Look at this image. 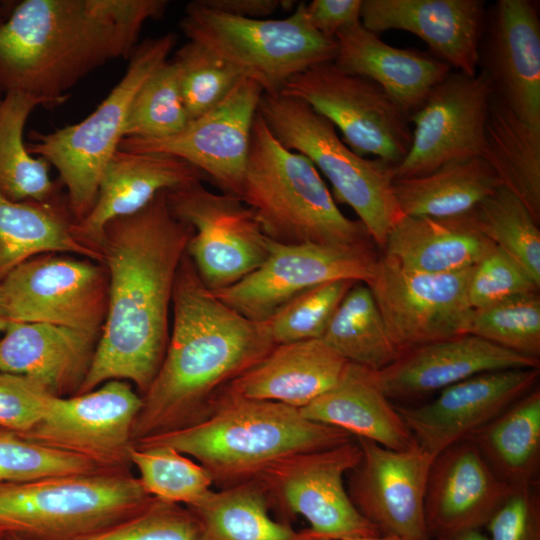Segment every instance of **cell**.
I'll return each mask as SVG.
<instances>
[{
  "label": "cell",
  "mask_w": 540,
  "mask_h": 540,
  "mask_svg": "<svg viewBox=\"0 0 540 540\" xmlns=\"http://www.w3.org/2000/svg\"><path fill=\"white\" fill-rule=\"evenodd\" d=\"M513 490L470 440L448 447L434 457L426 484L424 513L430 538L481 530Z\"/></svg>",
  "instance_id": "7402d4cb"
},
{
  "label": "cell",
  "mask_w": 540,
  "mask_h": 540,
  "mask_svg": "<svg viewBox=\"0 0 540 540\" xmlns=\"http://www.w3.org/2000/svg\"><path fill=\"white\" fill-rule=\"evenodd\" d=\"M347 364L322 339L280 344L226 387L243 397L300 409L332 388Z\"/></svg>",
  "instance_id": "83f0119b"
},
{
  "label": "cell",
  "mask_w": 540,
  "mask_h": 540,
  "mask_svg": "<svg viewBox=\"0 0 540 540\" xmlns=\"http://www.w3.org/2000/svg\"><path fill=\"white\" fill-rule=\"evenodd\" d=\"M280 94L307 103L343 135L356 154L397 166L412 142L409 116L378 84L341 70L334 62L288 79Z\"/></svg>",
  "instance_id": "30bf717a"
},
{
  "label": "cell",
  "mask_w": 540,
  "mask_h": 540,
  "mask_svg": "<svg viewBox=\"0 0 540 540\" xmlns=\"http://www.w3.org/2000/svg\"><path fill=\"white\" fill-rule=\"evenodd\" d=\"M198 526L199 540H314L309 528L295 530L274 520L266 494L253 479L217 491L188 506Z\"/></svg>",
  "instance_id": "836d02e7"
},
{
  "label": "cell",
  "mask_w": 540,
  "mask_h": 540,
  "mask_svg": "<svg viewBox=\"0 0 540 540\" xmlns=\"http://www.w3.org/2000/svg\"><path fill=\"white\" fill-rule=\"evenodd\" d=\"M344 540H403V539L395 535L380 534V535H374V536L347 538Z\"/></svg>",
  "instance_id": "f5cc1de1"
},
{
  "label": "cell",
  "mask_w": 540,
  "mask_h": 540,
  "mask_svg": "<svg viewBox=\"0 0 540 540\" xmlns=\"http://www.w3.org/2000/svg\"><path fill=\"white\" fill-rule=\"evenodd\" d=\"M166 0H23L0 25V94L21 91L54 108L112 60L129 59Z\"/></svg>",
  "instance_id": "3957f363"
},
{
  "label": "cell",
  "mask_w": 540,
  "mask_h": 540,
  "mask_svg": "<svg viewBox=\"0 0 540 540\" xmlns=\"http://www.w3.org/2000/svg\"><path fill=\"white\" fill-rule=\"evenodd\" d=\"M486 13L482 0H362L361 23L375 34L390 29L411 32L433 56L473 76Z\"/></svg>",
  "instance_id": "603a6c76"
},
{
  "label": "cell",
  "mask_w": 540,
  "mask_h": 540,
  "mask_svg": "<svg viewBox=\"0 0 540 540\" xmlns=\"http://www.w3.org/2000/svg\"><path fill=\"white\" fill-rule=\"evenodd\" d=\"M98 470L103 469L84 458L37 444L0 427V482H23Z\"/></svg>",
  "instance_id": "ee69618b"
},
{
  "label": "cell",
  "mask_w": 540,
  "mask_h": 540,
  "mask_svg": "<svg viewBox=\"0 0 540 540\" xmlns=\"http://www.w3.org/2000/svg\"><path fill=\"white\" fill-rule=\"evenodd\" d=\"M537 486L514 489L485 527L489 540H540Z\"/></svg>",
  "instance_id": "c3c4849f"
},
{
  "label": "cell",
  "mask_w": 540,
  "mask_h": 540,
  "mask_svg": "<svg viewBox=\"0 0 540 540\" xmlns=\"http://www.w3.org/2000/svg\"><path fill=\"white\" fill-rule=\"evenodd\" d=\"M435 540H489L480 529L467 530L439 537Z\"/></svg>",
  "instance_id": "816d5d0a"
},
{
  "label": "cell",
  "mask_w": 540,
  "mask_h": 540,
  "mask_svg": "<svg viewBox=\"0 0 540 540\" xmlns=\"http://www.w3.org/2000/svg\"><path fill=\"white\" fill-rule=\"evenodd\" d=\"M539 369L480 373L442 389L427 404L397 409L416 444L435 457L538 386Z\"/></svg>",
  "instance_id": "ffe728a7"
},
{
  "label": "cell",
  "mask_w": 540,
  "mask_h": 540,
  "mask_svg": "<svg viewBox=\"0 0 540 540\" xmlns=\"http://www.w3.org/2000/svg\"><path fill=\"white\" fill-rule=\"evenodd\" d=\"M13 5H9L7 7V5L5 4H0V25L6 20V18L8 17L10 11H11V8H12Z\"/></svg>",
  "instance_id": "11a10c76"
},
{
  "label": "cell",
  "mask_w": 540,
  "mask_h": 540,
  "mask_svg": "<svg viewBox=\"0 0 540 540\" xmlns=\"http://www.w3.org/2000/svg\"><path fill=\"white\" fill-rule=\"evenodd\" d=\"M239 198L272 241L346 247L374 244L363 223L338 208L312 161L282 145L258 113Z\"/></svg>",
  "instance_id": "5b68a950"
},
{
  "label": "cell",
  "mask_w": 540,
  "mask_h": 540,
  "mask_svg": "<svg viewBox=\"0 0 540 540\" xmlns=\"http://www.w3.org/2000/svg\"><path fill=\"white\" fill-rule=\"evenodd\" d=\"M81 540H199L186 506L155 497L122 521Z\"/></svg>",
  "instance_id": "f6af8a7d"
},
{
  "label": "cell",
  "mask_w": 540,
  "mask_h": 540,
  "mask_svg": "<svg viewBox=\"0 0 540 540\" xmlns=\"http://www.w3.org/2000/svg\"><path fill=\"white\" fill-rule=\"evenodd\" d=\"M299 411L309 420L388 449L405 450L415 443L374 371L355 363L348 362L338 382Z\"/></svg>",
  "instance_id": "f1b7e54d"
},
{
  "label": "cell",
  "mask_w": 540,
  "mask_h": 540,
  "mask_svg": "<svg viewBox=\"0 0 540 540\" xmlns=\"http://www.w3.org/2000/svg\"><path fill=\"white\" fill-rule=\"evenodd\" d=\"M171 315L166 353L141 396L133 444L201 420L225 386L276 346L267 323L222 302L202 282L186 253L175 279Z\"/></svg>",
  "instance_id": "7a4b0ae2"
},
{
  "label": "cell",
  "mask_w": 540,
  "mask_h": 540,
  "mask_svg": "<svg viewBox=\"0 0 540 540\" xmlns=\"http://www.w3.org/2000/svg\"><path fill=\"white\" fill-rule=\"evenodd\" d=\"M66 194L51 202H14L0 194V282L18 265L45 253L96 262L102 255L75 231Z\"/></svg>",
  "instance_id": "4dcf8cb0"
},
{
  "label": "cell",
  "mask_w": 540,
  "mask_h": 540,
  "mask_svg": "<svg viewBox=\"0 0 540 540\" xmlns=\"http://www.w3.org/2000/svg\"><path fill=\"white\" fill-rule=\"evenodd\" d=\"M203 180L207 178L198 168L179 157L118 149L104 171L92 209L76 222L75 231L99 249L103 228L111 220L140 211L161 192Z\"/></svg>",
  "instance_id": "d4e9b609"
},
{
  "label": "cell",
  "mask_w": 540,
  "mask_h": 540,
  "mask_svg": "<svg viewBox=\"0 0 540 540\" xmlns=\"http://www.w3.org/2000/svg\"><path fill=\"white\" fill-rule=\"evenodd\" d=\"M362 0H313L305 3L310 25L326 37L361 22Z\"/></svg>",
  "instance_id": "681fc988"
},
{
  "label": "cell",
  "mask_w": 540,
  "mask_h": 540,
  "mask_svg": "<svg viewBox=\"0 0 540 540\" xmlns=\"http://www.w3.org/2000/svg\"><path fill=\"white\" fill-rule=\"evenodd\" d=\"M379 257L373 245L283 244L269 239L264 262L238 282L213 291L226 305L257 322L318 284L348 279L368 283Z\"/></svg>",
  "instance_id": "9a60e30c"
},
{
  "label": "cell",
  "mask_w": 540,
  "mask_h": 540,
  "mask_svg": "<svg viewBox=\"0 0 540 540\" xmlns=\"http://www.w3.org/2000/svg\"><path fill=\"white\" fill-rule=\"evenodd\" d=\"M180 29L254 80L265 94H278L285 82L312 66L333 62L335 38L309 23L305 2L283 19H250L214 11L199 0L190 2Z\"/></svg>",
  "instance_id": "9c48e42d"
},
{
  "label": "cell",
  "mask_w": 540,
  "mask_h": 540,
  "mask_svg": "<svg viewBox=\"0 0 540 540\" xmlns=\"http://www.w3.org/2000/svg\"><path fill=\"white\" fill-rule=\"evenodd\" d=\"M166 192L103 228L98 248L108 275L107 314L78 394L124 380L143 396L162 364L175 279L193 234L170 211Z\"/></svg>",
  "instance_id": "6da1fadb"
},
{
  "label": "cell",
  "mask_w": 540,
  "mask_h": 540,
  "mask_svg": "<svg viewBox=\"0 0 540 540\" xmlns=\"http://www.w3.org/2000/svg\"><path fill=\"white\" fill-rule=\"evenodd\" d=\"M494 247L470 213L450 218L403 215L389 231L382 251L409 270L451 273L474 267Z\"/></svg>",
  "instance_id": "f546056e"
},
{
  "label": "cell",
  "mask_w": 540,
  "mask_h": 540,
  "mask_svg": "<svg viewBox=\"0 0 540 540\" xmlns=\"http://www.w3.org/2000/svg\"><path fill=\"white\" fill-rule=\"evenodd\" d=\"M258 114L282 145L312 161L331 183L337 200L354 210L382 250L403 216L393 190L396 166L356 154L333 124L302 100L263 93Z\"/></svg>",
  "instance_id": "52a82bcc"
},
{
  "label": "cell",
  "mask_w": 540,
  "mask_h": 540,
  "mask_svg": "<svg viewBox=\"0 0 540 540\" xmlns=\"http://www.w3.org/2000/svg\"><path fill=\"white\" fill-rule=\"evenodd\" d=\"M358 465L349 472L348 494L359 513L381 534L403 540H432L424 513L434 457L416 442L393 450L365 439Z\"/></svg>",
  "instance_id": "d6986e66"
},
{
  "label": "cell",
  "mask_w": 540,
  "mask_h": 540,
  "mask_svg": "<svg viewBox=\"0 0 540 540\" xmlns=\"http://www.w3.org/2000/svg\"><path fill=\"white\" fill-rule=\"evenodd\" d=\"M470 215L477 229L540 285V230L519 198L499 186Z\"/></svg>",
  "instance_id": "74e56055"
},
{
  "label": "cell",
  "mask_w": 540,
  "mask_h": 540,
  "mask_svg": "<svg viewBox=\"0 0 540 540\" xmlns=\"http://www.w3.org/2000/svg\"><path fill=\"white\" fill-rule=\"evenodd\" d=\"M493 97L487 74L450 71L410 117L412 142L395 178L428 174L446 163L482 157Z\"/></svg>",
  "instance_id": "e0dca14e"
},
{
  "label": "cell",
  "mask_w": 540,
  "mask_h": 540,
  "mask_svg": "<svg viewBox=\"0 0 540 540\" xmlns=\"http://www.w3.org/2000/svg\"><path fill=\"white\" fill-rule=\"evenodd\" d=\"M512 489L537 486L540 468V389L536 386L468 438Z\"/></svg>",
  "instance_id": "1f68e13d"
},
{
  "label": "cell",
  "mask_w": 540,
  "mask_h": 540,
  "mask_svg": "<svg viewBox=\"0 0 540 540\" xmlns=\"http://www.w3.org/2000/svg\"><path fill=\"white\" fill-rule=\"evenodd\" d=\"M348 362L379 371L399 355L368 285L356 282L321 338Z\"/></svg>",
  "instance_id": "8d00e7d4"
},
{
  "label": "cell",
  "mask_w": 540,
  "mask_h": 540,
  "mask_svg": "<svg viewBox=\"0 0 540 540\" xmlns=\"http://www.w3.org/2000/svg\"><path fill=\"white\" fill-rule=\"evenodd\" d=\"M465 334L540 360V295L530 293L472 309Z\"/></svg>",
  "instance_id": "60d3db41"
},
{
  "label": "cell",
  "mask_w": 540,
  "mask_h": 540,
  "mask_svg": "<svg viewBox=\"0 0 540 540\" xmlns=\"http://www.w3.org/2000/svg\"><path fill=\"white\" fill-rule=\"evenodd\" d=\"M166 197L172 214L193 229L186 254L210 290L238 282L266 259L269 238L239 197L214 193L202 181L167 191Z\"/></svg>",
  "instance_id": "4fadbf2b"
},
{
  "label": "cell",
  "mask_w": 540,
  "mask_h": 540,
  "mask_svg": "<svg viewBox=\"0 0 540 540\" xmlns=\"http://www.w3.org/2000/svg\"><path fill=\"white\" fill-rule=\"evenodd\" d=\"M217 12L242 18L262 19L277 10H291L295 1L289 0H199Z\"/></svg>",
  "instance_id": "f907efd6"
},
{
  "label": "cell",
  "mask_w": 540,
  "mask_h": 540,
  "mask_svg": "<svg viewBox=\"0 0 540 540\" xmlns=\"http://www.w3.org/2000/svg\"><path fill=\"white\" fill-rule=\"evenodd\" d=\"M9 323L10 322L7 317L4 304H3L2 292H1V286H0V332H4V330L6 329Z\"/></svg>",
  "instance_id": "db71d44e"
},
{
  "label": "cell",
  "mask_w": 540,
  "mask_h": 540,
  "mask_svg": "<svg viewBox=\"0 0 540 540\" xmlns=\"http://www.w3.org/2000/svg\"><path fill=\"white\" fill-rule=\"evenodd\" d=\"M42 106L38 98L21 92L0 94V194L14 202H51L65 195L49 176L50 164L32 155L24 141L30 114Z\"/></svg>",
  "instance_id": "d590c367"
},
{
  "label": "cell",
  "mask_w": 540,
  "mask_h": 540,
  "mask_svg": "<svg viewBox=\"0 0 540 540\" xmlns=\"http://www.w3.org/2000/svg\"><path fill=\"white\" fill-rule=\"evenodd\" d=\"M178 72L184 106L190 120L220 103L244 76L205 46L189 40L171 60Z\"/></svg>",
  "instance_id": "b9f144b4"
},
{
  "label": "cell",
  "mask_w": 540,
  "mask_h": 540,
  "mask_svg": "<svg viewBox=\"0 0 540 540\" xmlns=\"http://www.w3.org/2000/svg\"><path fill=\"white\" fill-rule=\"evenodd\" d=\"M129 459L147 494L162 501L188 507L212 490L213 481L206 469L174 448L133 445Z\"/></svg>",
  "instance_id": "f35d334b"
},
{
  "label": "cell",
  "mask_w": 540,
  "mask_h": 540,
  "mask_svg": "<svg viewBox=\"0 0 540 540\" xmlns=\"http://www.w3.org/2000/svg\"><path fill=\"white\" fill-rule=\"evenodd\" d=\"M501 185L491 166L476 157L425 175L395 178L393 190L403 215L450 218L470 213Z\"/></svg>",
  "instance_id": "d6a6232c"
},
{
  "label": "cell",
  "mask_w": 540,
  "mask_h": 540,
  "mask_svg": "<svg viewBox=\"0 0 540 540\" xmlns=\"http://www.w3.org/2000/svg\"><path fill=\"white\" fill-rule=\"evenodd\" d=\"M314 540H334V539L327 538V537H322V536H316V538Z\"/></svg>",
  "instance_id": "6f0895ef"
},
{
  "label": "cell",
  "mask_w": 540,
  "mask_h": 540,
  "mask_svg": "<svg viewBox=\"0 0 540 540\" xmlns=\"http://www.w3.org/2000/svg\"><path fill=\"white\" fill-rule=\"evenodd\" d=\"M335 39L336 66L378 84L409 117L452 71L431 53L388 45L361 22L340 30Z\"/></svg>",
  "instance_id": "4316f807"
},
{
  "label": "cell",
  "mask_w": 540,
  "mask_h": 540,
  "mask_svg": "<svg viewBox=\"0 0 540 540\" xmlns=\"http://www.w3.org/2000/svg\"><path fill=\"white\" fill-rule=\"evenodd\" d=\"M540 285L515 260L496 246L472 267L468 299L472 309L539 292Z\"/></svg>",
  "instance_id": "bcb514c9"
},
{
  "label": "cell",
  "mask_w": 540,
  "mask_h": 540,
  "mask_svg": "<svg viewBox=\"0 0 540 540\" xmlns=\"http://www.w3.org/2000/svg\"><path fill=\"white\" fill-rule=\"evenodd\" d=\"M482 158L540 224V129L518 117L493 94Z\"/></svg>",
  "instance_id": "e575fe53"
},
{
  "label": "cell",
  "mask_w": 540,
  "mask_h": 540,
  "mask_svg": "<svg viewBox=\"0 0 540 540\" xmlns=\"http://www.w3.org/2000/svg\"><path fill=\"white\" fill-rule=\"evenodd\" d=\"M99 337L58 325L11 322L0 338V372L32 378L56 397L77 395Z\"/></svg>",
  "instance_id": "484cf974"
},
{
  "label": "cell",
  "mask_w": 540,
  "mask_h": 540,
  "mask_svg": "<svg viewBox=\"0 0 540 540\" xmlns=\"http://www.w3.org/2000/svg\"><path fill=\"white\" fill-rule=\"evenodd\" d=\"M5 540H25L16 535H5Z\"/></svg>",
  "instance_id": "9f6ffc18"
},
{
  "label": "cell",
  "mask_w": 540,
  "mask_h": 540,
  "mask_svg": "<svg viewBox=\"0 0 540 540\" xmlns=\"http://www.w3.org/2000/svg\"><path fill=\"white\" fill-rule=\"evenodd\" d=\"M53 396L32 378L0 372V427L28 432L41 420Z\"/></svg>",
  "instance_id": "7dc6e473"
},
{
  "label": "cell",
  "mask_w": 540,
  "mask_h": 540,
  "mask_svg": "<svg viewBox=\"0 0 540 540\" xmlns=\"http://www.w3.org/2000/svg\"><path fill=\"white\" fill-rule=\"evenodd\" d=\"M493 94L540 129V21L530 0H498L486 13L479 65Z\"/></svg>",
  "instance_id": "44dd1931"
},
{
  "label": "cell",
  "mask_w": 540,
  "mask_h": 540,
  "mask_svg": "<svg viewBox=\"0 0 540 540\" xmlns=\"http://www.w3.org/2000/svg\"><path fill=\"white\" fill-rule=\"evenodd\" d=\"M189 122L177 69L172 61L166 60L136 93L127 117L124 138H167L181 132Z\"/></svg>",
  "instance_id": "ab89813d"
},
{
  "label": "cell",
  "mask_w": 540,
  "mask_h": 540,
  "mask_svg": "<svg viewBox=\"0 0 540 540\" xmlns=\"http://www.w3.org/2000/svg\"><path fill=\"white\" fill-rule=\"evenodd\" d=\"M471 269L426 273L379 257L367 285L399 352L465 334Z\"/></svg>",
  "instance_id": "2e32d148"
},
{
  "label": "cell",
  "mask_w": 540,
  "mask_h": 540,
  "mask_svg": "<svg viewBox=\"0 0 540 540\" xmlns=\"http://www.w3.org/2000/svg\"><path fill=\"white\" fill-rule=\"evenodd\" d=\"M9 322L46 323L99 335L108 307L104 265L65 253H45L1 282Z\"/></svg>",
  "instance_id": "7c38bea8"
},
{
  "label": "cell",
  "mask_w": 540,
  "mask_h": 540,
  "mask_svg": "<svg viewBox=\"0 0 540 540\" xmlns=\"http://www.w3.org/2000/svg\"><path fill=\"white\" fill-rule=\"evenodd\" d=\"M151 497L130 470L0 482V534L81 540L132 515Z\"/></svg>",
  "instance_id": "8992f818"
},
{
  "label": "cell",
  "mask_w": 540,
  "mask_h": 540,
  "mask_svg": "<svg viewBox=\"0 0 540 540\" xmlns=\"http://www.w3.org/2000/svg\"><path fill=\"white\" fill-rule=\"evenodd\" d=\"M514 368H540V360L461 334L402 351L374 376L390 400H408L480 373Z\"/></svg>",
  "instance_id": "cb8c5ba5"
},
{
  "label": "cell",
  "mask_w": 540,
  "mask_h": 540,
  "mask_svg": "<svg viewBox=\"0 0 540 540\" xmlns=\"http://www.w3.org/2000/svg\"><path fill=\"white\" fill-rule=\"evenodd\" d=\"M142 397L124 380H110L69 397L53 396L23 437L84 458L103 470H129L133 427Z\"/></svg>",
  "instance_id": "5bb4252c"
},
{
  "label": "cell",
  "mask_w": 540,
  "mask_h": 540,
  "mask_svg": "<svg viewBox=\"0 0 540 540\" xmlns=\"http://www.w3.org/2000/svg\"><path fill=\"white\" fill-rule=\"evenodd\" d=\"M356 282L348 279L324 282L281 306L265 321L274 344L321 339L338 305Z\"/></svg>",
  "instance_id": "7bdbcfd3"
},
{
  "label": "cell",
  "mask_w": 540,
  "mask_h": 540,
  "mask_svg": "<svg viewBox=\"0 0 540 540\" xmlns=\"http://www.w3.org/2000/svg\"><path fill=\"white\" fill-rule=\"evenodd\" d=\"M0 540H5V536L0 534Z\"/></svg>",
  "instance_id": "680465c9"
},
{
  "label": "cell",
  "mask_w": 540,
  "mask_h": 540,
  "mask_svg": "<svg viewBox=\"0 0 540 540\" xmlns=\"http://www.w3.org/2000/svg\"><path fill=\"white\" fill-rule=\"evenodd\" d=\"M357 441L282 457L255 480L263 488L270 508L282 521L303 516L318 536L334 540L380 535L357 510L344 485V476L360 462Z\"/></svg>",
  "instance_id": "8fae6325"
},
{
  "label": "cell",
  "mask_w": 540,
  "mask_h": 540,
  "mask_svg": "<svg viewBox=\"0 0 540 540\" xmlns=\"http://www.w3.org/2000/svg\"><path fill=\"white\" fill-rule=\"evenodd\" d=\"M351 440L349 433L309 420L295 407L243 397L225 386L201 420L133 445L174 448L202 465L223 489L255 479L282 457Z\"/></svg>",
  "instance_id": "277c9868"
},
{
  "label": "cell",
  "mask_w": 540,
  "mask_h": 540,
  "mask_svg": "<svg viewBox=\"0 0 540 540\" xmlns=\"http://www.w3.org/2000/svg\"><path fill=\"white\" fill-rule=\"evenodd\" d=\"M173 33L137 45L127 69L98 107L82 121L50 133L31 131L28 151L44 158L59 174L76 222L92 209L104 171L119 149L134 97L175 46Z\"/></svg>",
  "instance_id": "ba28073f"
},
{
  "label": "cell",
  "mask_w": 540,
  "mask_h": 540,
  "mask_svg": "<svg viewBox=\"0 0 540 540\" xmlns=\"http://www.w3.org/2000/svg\"><path fill=\"white\" fill-rule=\"evenodd\" d=\"M262 94L258 83L244 77L220 103L190 120L178 134L151 140L123 138L119 149L179 157L198 168L222 193L240 197Z\"/></svg>",
  "instance_id": "ac0fdd59"
}]
</instances>
